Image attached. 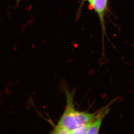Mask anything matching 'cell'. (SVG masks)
Wrapping results in <instances>:
<instances>
[{
	"instance_id": "cell-3",
	"label": "cell",
	"mask_w": 134,
	"mask_h": 134,
	"mask_svg": "<svg viewBox=\"0 0 134 134\" xmlns=\"http://www.w3.org/2000/svg\"><path fill=\"white\" fill-rule=\"evenodd\" d=\"M109 109H106L99 113L92 121L87 134H98L100 131L103 119L109 113Z\"/></svg>"
},
{
	"instance_id": "cell-4",
	"label": "cell",
	"mask_w": 134,
	"mask_h": 134,
	"mask_svg": "<svg viewBox=\"0 0 134 134\" xmlns=\"http://www.w3.org/2000/svg\"><path fill=\"white\" fill-rule=\"evenodd\" d=\"M92 122L89 124H85L78 127L71 131L70 134H87Z\"/></svg>"
},
{
	"instance_id": "cell-7",
	"label": "cell",
	"mask_w": 134,
	"mask_h": 134,
	"mask_svg": "<svg viewBox=\"0 0 134 134\" xmlns=\"http://www.w3.org/2000/svg\"><path fill=\"white\" fill-rule=\"evenodd\" d=\"M22 0H17V3H19V2H20V1H21Z\"/></svg>"
},
{
	"instance_id": "cell-5",
	"label": "cell",
	"mask_w": 134,
	"mask_h": 134,
	"mask_svg": "<svg viewBox=\"0 0 134 134\" xmlns=\"http://www.w3.org/2000/svg\"><path fill=\"white\" fill-rule=\"evenodd\" d=\"M52 134H70V132L66 128L57 124L51 132Z\"/></svg>"
},
{
	"instance_id": "cell-6",
	"label": "cell",
	"mask_w": 134,
	"mask_h": 134,
	"mask_svg": "<svg viewBox=\"0 0 134 134\" xmlns=\"http://www.w3.org/2000/svg\"><path fill=\"white\" fill-rule=\"evenodd\" d=\"M90 1H91V0H82V1H81L80 6V10H81V8H82V7L83 6V5H84V4H85V3L86 2H87L90 3Z\"/></svg>"
},
{
	"instance_id": "cell-1",
	"label": "cell",
	"mask_w": 134,
	"mask_h": 134,
	"mask_svg": "<svg viewBox=\"0 0 134 134\" xmlns=\"http://www.w3.org/2000/svg\"><path fill=\"white\" fill-rule=\"evenodd\" d=\"M66 105L58 124L68 129L70 132L80 125L89 124L96 117L95 113L80 111L76 110L73 102L72 93L66 92Z\"/></svg>"
},
{
	"instance_id": "cell-2",
	"label": "cell",
	"mask_w": 134,
	"mask_h": 134,
	"mask_svg": "<svg viewBox=\"0 0 134 134\" xmlns=\"http://www.w3.org/2000/svg\"><path fill=\"white\" fill-rule=\"evenodd\" d=\"M108 2L109 0H91L89 3L99 17L103 36L105 34V17L107 11Z\"/></svg>"
}]
</instances>
